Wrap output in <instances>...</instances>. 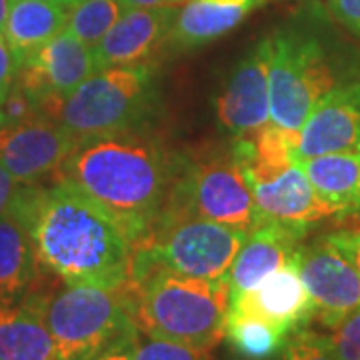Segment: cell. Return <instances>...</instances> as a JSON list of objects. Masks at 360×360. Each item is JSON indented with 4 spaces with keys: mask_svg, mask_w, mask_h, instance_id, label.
<instances>
[{
    "mask_svg": "<svg viewBox=\"0 0 360 360\" xmlns=\"http://www.w3.org/2000/svg\"><path fill=\"white\" fill-rule=\"evenodd\" d=\"M124 286L130 314L146 336L202 350L224 338L231 309L226 278L206 281L148 266L132 270Z\"/></svg>",
    "mask_w": 360,
    "mask_h": 360,
    "instance_id": "obj_3",
    "label": "cell"
},
{
    "mask_svg": "<svg viewBox=\"0 0 360 360\" xmlns=\"http://www.w3.org/2000/svg\"><path fill=\"white\" fill-rule=\"evenodd\" d=\"M13 200L46 274L103 288L129 283L132 243L103 208L58 182L51 188L20 184Z\"/></svg>",
    "mask_w": 360,
    "mask_h": 360,
    "instance_id": "obj_1",
    "label": "cell"
},
{
    "mask_svg": "<svg viewBox=\"0 0 360 360\" xmlns=\"http://www.w3.org/2000/svg\"><path fill=\"white\" fill-rule=\"evenodd\" d=\"M8 4H11V0H0V32H2V28H4V22H6Z\"/></svg>",
    "mask_w": 360,
    "mask_h": 360,
    "instance_id": "obj_36",
    "label": "cell"
},
{
    "mask_svg": "<svg viewBox=\"0 0 360 360\" xmlns=\"http://www.w3.org/2000/svg\"><path fill=\"white\" fill-rule=\"evenodd\" d=\"M134 345H136V342H134ZM134 345L115 348V350H110V352H106V354H103V356H98V359L94 360H130Z\"/></svg>",
    "mask_w": 360,
    "mask_h": 360,
    "instance_id": "obj_34",
    "label": "cell"
},
{
    "mask_svg": "<svg viewBox=\"0 0 360 360\" xmlns=\"http://www.w3.org/2000/svg\"><path fill=\"white\" fill-rule=\"evenodd\" d=\"M20 304L39 310L54 342L56 360H94L136 342L127 286L94 284L46 286L44 272Z\"/></svg>",
    "mask_w": 360,
    "mask_h": 360,
    "instance_id": "obj_4",
    "label": "cell"
},
{
    "mask_svg": "<svg viewBox=\"0 0 360 360\" xmlns=\"http://www.w3.org/2000/svg\"><path fill=\"white\" fill-rule=\"evenodd\" d=\"M360 150V80L336 84L298 132L296 158Z\"/></svg>",
    "mask_w": 360,
    "mask_h": 360,
    "instance_id": "obj_13",
    "label": "cell"
},
{
    "mask_svg": "<svg viewBox=\"0 0 360 360\" xmlns=\"http://www.w3.org/2000/svg\"><path fill=\"white\" fill-rule=\"evenodd\" d=\"M120 6L127 8H179L186 0H118Z\"/></svg>",
    "mask_w": 360,
    "mask_h": 360,
    "instance_id": "obj_33",
    "label": "cell"
},
{
    "mask_svg": "<svg viewBox=\"0 0 360 360\" xmlns=\"http://www.w3.org/2000/svg\"><path fill=\"white\" fill-rule=\"evenodd\" d=\"M174 13L176 8H127L92 49L96 68L153 65L168 44Z\"/></svg>",
    "mask_w": 360,
    "mask_h": 360,
    "instance_id": "obj_15",
    "label": "cell"
},
{
    "mask_svg": "<svg viewBox=\"0 0 360 360\" xmlns=\"http://www.w3.org/2000/svg\"><path fill=\"white\" fill-rule=\"evenodd\" d=\"M246 182L255 196L258 220L312 226L314 222L335 217V210L314 191L309 174L298 160L270 176Z\"/></svg>",
    "mask_w": 360,
    "mask_h": 360,
    "instance_id": "obj_16",
    "label": "cell"
},
{
    "mask_svg": "<svg viewBox=\"0 0 360 360\" xmlns=\"http://www.w3.org/2000/svg\"><path fill=\"white\" fill-rule=\"evenodd\" d=\"M96 70L92 46L65 28L39 51L26 56L18 66L14 82L42 106L49 101L65 98Z\"/></svg>",
    "mask_w": 360,
    "mask_h": 360,
    "instance_id": "obj_11",
    "label": "cell"
},
{
    "mask_svg": "<svg viewBox=\"0 0 360 360\" xmlns=\"http://www.w3.org/2000/svg\"><path fill=\"white\" fill-rule=\"evenodd\" d=\"M300 165L335 217L360 220V150L314 156Z\"/></svg>",
    "mask_w": 360,
    "mask_h": 360,
    "instance_id": "obj_19",
    "label": "cell"
},
{
    "mask_svg": "<svg viewBox=\"0 0 360 360\" xmlns=\"http://www.w3.org/2000/svg\"><path fill=\"white\" fill-rule=\"evenodd\" d=\"M246 236L248 231L196 217L165 222L132 245L130 272L160 266L194 278H226Z\"/></svg>",
    "mask_w": 360,
    "mask_h": 360,
    "instance_id": "obj_8",
    "label": "cell"
},
{
    "mask_svg": "<svg viewBox=\"0 0 360 360\" xmlns=\"http://www.w3.org/2000/svg\"><path fill=\"white\" fill-rule=\"evenodd\" d=\"M58 2H66V4H70V0H58Z\"/></svg>",
    "mask_w": 360,
    "mask_h": 360,
    "instance_id": "obj_37",
    "label": "cell"
},
{
    "mask_svg": "<svg viewBox=\"0 0 360 360\" xmlns=\"http://www.w3.org/2000/svg\"><path fill=\"white\" fill-rule=\"evenodd\" d=\"M18 182L13 174L8 172V168L0 162V217L4 214V210L8 208V205L13 202L14 194L18 191Z\"/></svg>",
    "mask_w": 360,
    "mask_h": 360,
    "instance_id": "obj_32",
    "label": "cell"
},
{
    "mask_svg": "<svg viewBox=\"0 0 360 360\" xmlns=\"http://www.w3.org/2000/svg\"><path fill=\"white\" fill-rule=\"evenodd\" d=\"M224 338L243 360H270L284 347L286 335L260 316L229 310Z\"/></svg>",
    "mask_w": 360,
    "mask_h": 360,
    "instance_id": "obj_23",
    "label": "cell"
},
{
    "mask_svg": "<svg viewBox=\"0 0 360 360\" xmlns=\"http://www.w3.org/2000/svg\"><path fill=\"white\" fill-rule=\"evenodd\" d=\"M122 13L118 0H70L66 30L94 49Z\"/></svg>",
    "mask_w": 360,
    "mask_h": 360,
    "instance_id": "obj_24",
    "label": "cell"
},
{
    "mask_svg": "<svg viewBox=\"0 0 360 360\" xmlns=\"http://www.w3.org/2000/svg\"><path fill=\"white\" fill-rule=\"evenodd\" d=\"M78 139L49 116H34L25 122L0 127V162L18 184H37L54 176Z\"/></svg>",
    "mask_w": 360,
    "mask_h": 360,
    "instance_id": "obj_10",
    "label": "cell"
},
{
    "mask_svg": "<svg viewBox=\"0 0 360 360\" xmlns=\"http://www.w3.org/2000/svg\"><path fill=\"white\" fill-rule=\"evenodd\" d=\"M52 179L103 208L136 245L160 219L172 167L155 141L122 130L80 142Z\"/></svg>",
    "mask_w": 360,
    "mask_h": 360,
    "instance_id": "obj_2",
    "label": "cell"
},
{
    "mask_svg": "<svg viewBox=\"0 0 360 360\" xmlns=\"http://www.w3.org/2000/svg\"><path fill=\"white\" fill-rule=\"evenodd\" d=\"M42 272L25 217L13 200L0 217V304H20Z\"/></svg>",
    "mask_w": 360,
    "mask_h": 360,
    "instance_id": "obj_18",
    "label": "cell"
},
{
    "mask_svg": "<svg viewBox=\"0 0 360 360\" xmlns=\"http://www.w3.org/2000/svg\"><path fill=\"white\" fill-rule=\"evenodd\" d=\"M153 65L96 70L65 98L49 101L40 115L58 122L78 142L141 124L153 103Z\"/></svg>",
    "mask_w": 360,
    "mask_h": 360,
    "instance_id": "obj_5",
    "label": "cell"
},
{
    "mask_svg": "<svg viewBox=\"0 0 360 360\" xmlns=\"http://www.w3.org/2000/svg\"><path fill=\"white\" fill-rule=\"evenodd\" d=\"M269 42L270 124L298 136L314 106L338 84L322 44L302 32L278 30Z\"/></svg>",
    "mask_w": 360,
    "mask_h": 360,
    "instance_id": "obj_7",
    "label": "cell"
},
{
    "mask_svg": "<svg viewBox=\"0 0 360 360\" xmlns=\"http://www.w3.org/2000/svg\"><path fill=\"white\" fill-rule=\"evenodd\" d=\"M295 262L309 290L312 316L324 328L333 330L360 309V272L326 236L298 246Z\"/></svg>",
    "mask_w": 360,
    "mask_h": 360,
    "instance_id": "obj_9",
    "label": "cell"
},
{
    "mask_svg": "<svg viewBox=\"0 0 360 360\" xmlns=\"http://www.w3.org/2000/svg\"><path fill=\"white\" fill-rule=\"evenodd\" d=\"M130 360H212L210 350L202 348L186 347L172 340H162V338H150L139 342L132 348Z\"/></svg>",
    "mask_w": 360,
    "mask_h": 360,
    "instance_id": "obj_26",
    "label": "cell"
},
{
    "mask_svg": "<svg viewBox=\"0 0 360 360\" xmlns=\"http://www.w3.org/2000/svg\"><path fill=\"white\" fill-rule=\"evenodd\" d=\"M260 316L283 335H290L307 326L312 316V302L295 258L266 276L255 290L231 300V309Z\"/></svg>",
    "mask_w": 360,
    "mask_h": 360,
    "instance_id": "obj_17",
    "label": "cell"
},
{
    "mask_svg": "<svg viewBox=\"0 0 360 360\" xmlns=\"http://www.w3.org/2000/svg\"><path fill=\"white\" fill-rule=\"evenodd\" d=\"M250 8L219 4L210 0H186L174 13L168 44L176 49H196L224 37L245 20Z\"/></svg>",
    "mask_w": 360,
    "mask_h": 360,
    "instance_id": "obj_21",
    "label": "cell"
},
{
    "mask_svg": "<svg viewBox=\"0 0 360 360\" xmlns=\"http://www.w3.org/2000/svg\"><path fill=\"white\" fill-rule=\"evenodd\" d=\"M283 360H338L330 336L314 333L307 326L286 336L283 347Z\"/></svg>",
    "mask_w": 360,
    "mask_h": 360,
    "instance_id": "obj_25",
    "label": "cell"
},
{
    "mask_svg": "<svg viewBox=\"0 0 360 360\" xmlns=\"http://www.w3.org/2000/svg\"><path fill=\"white\" fill-rule=\"evenodd\" d=\"M220 127L234 141H250L270 124L269 42L260 40L257 49L243 58L217 98Z\"/></svg>",
    "mask_w": 360,
    "mask_h": 360,
    "instance_id": "obj_12",
    "label": "cell"
},
{
    "mask_svg": "<svg viewBox=\"0 0 360 360\" xmlns=\"http://www.w3.org/2000/svg\"><path fill=\"white\" fill-rule=\"evenodd\" d=\"M68 22V4L58 0H11L2 34L11 44L18 66Z\"/></svg>",
    "mask_w": 360,
    "mask_h": 360,
    "instance_id": "obj_20",
    "label": "cell"
},
{
    "mask_svg": "<svg viewBox=\"0 0 360 360\" xmlns=\"http://www.w3.org/2000/svg\"><path fill=\"white\" fill-rule=\"evenodd\" d=\"M310 226L260 219L248 232L245 245L234 257L226 281L231 300L255 290L266 276L286 266L295 258Z\"/></svg>",
    "mask_w": 360,
    "mask_h": 360,
    "instance_id": "obj_14",
    "label": "cell"
},
{
    "mask_svg": "<svg viewBox=\"0 0 360 360\" xmlns=\"http://www.w3.org/2000/svg\"><path fill=\"white\" fill-rule=\"evenodd\" d=\"M326 4L336 22L360 39V0H326Z\"/></svg>",
    "mask_w": 360,
    "mask_h": 360,
    "instance_id": "obj_30",
    "label": "cell"
},
{
    "mask_svg": "<svg viewBox=\"0 0 360 360\" xmlns=\"http://www.w3.org/2000/svg\"><path fill=\"white\" fill-rule=\"evenodd\" d=\"M16 72H18V60L14 56L11 44L4 39V34L0 32V103L13 89Z\"/></svg>",
    "mask_w": 360,
    "mask_h": 360,
    "instance_id": "obj_31",
    "label": "cell"
},
{
    "mask_svg": "<svg viewBox=\"0 0 360 360\" xmlns=\"http://www.w3.org/2000/svg\"><path fill=\"white\" fill-rule=\"evenodd\" d=\"M34 116H40V104L20 84L14 82L11 92L0 103V127L18 124Z\"/></svg>",
    "mask_w": 360,
    "mask_h": 360,
    "instance_id": "obj_27",
    "label": "cell"
},
{
    "mask_svg": "<svg viewBox=\"0 0 360 360\" xmlns=\"http://www.w3.org/2000/svg\"><path fill=\"white\" fill-rule=\"evenodd\" d=\"M328 336L336 359L360 360V309L350 312Z\"/></svg>",
    "mask_w": 360,
    "mask_h": 360,
    "instance_id": "obj_28",
    "label": "cell"
},
{
    "mask_svg": "<svg viewBox=\"0 0 360 360\" xmlns=\"http://www.w3.org/2000/svg\"><path fill=\"white\" fill-rule=\"evenodd\" d=\"M210 2H219V4H231V6H246V8H255L262 0H210Z\"/></svg>",
    "mask_w": 360,
    "mask_h": 360,
    "instance_id": "obj_35",
    "label": "cell"
},
{
    "mask_svg": "<svg viewBox=\"0 0 360 360\" xmlns=\"http://www.w3.org/2000/svg\"><path fill=\"white\" fill-rule=\"evenodd\" d=\"M191 217L248 232L258 222L255 196L234 148L206 153L188 165L182 176L172 179L156 226Z\"/></svg>",
    "mask_w": 360,
    "mask_h": 360,
    "instance_id": "obj_6",
    "label": "cell"
},
{
    "mask_svg": "<svg viewBox=\"0 0 360 360\" xmlns=\"http://www.w3.org/2000/svg\"><path fill=\"white\" fill-rule=\"evenodd\" d=\"M326 240L360 272V229H340L328 232Z\"/></svg>",
    "mask_w": 360,
    "mask_h": 360,
    "instance_id": "obj_29",
    "label": "cell"
},
{
    "mask_svg": "<svg viewBox=\"0 0 360 360\" xmlns=\"http://www.w3.org/2000/svg\"><path fill=\"white\" fill-rule=\"evenodd\" d=\"M0 360H56L52 336L39 310L0 304Z\"/></svg>",
    "mask_w": 360,
    "mask_h": 360,
    "instance_id": "obj_22",
    "label": "cell"
}]
</instances>
